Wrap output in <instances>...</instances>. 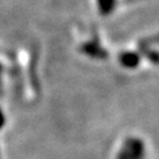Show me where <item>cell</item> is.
I'll return each mask as SVG.
<instances>
[{
  "mask_svg": "<svg viewBox=\"0 0 159 159\" xmlns=\"http://www.w3.org/2000/svg\"><path fill=\"white\" fill-rule=\"evenodd\" d=\"M146 148L140 138L129 137L121 144L116 159H145Z\"/></svg>",
  "mask_w": 159,
  "mask_h": 159,
  "instance_id": "obj_1",
  "label": "cell"
},
{
  "mask_svg": "<svg viewBox=\"0 0 159 159\" xmlns=\"http://www.w3.org/2000/svg\"><path fill=\"white\" fill-rule=\"evenodd\" d=\"M119 63L123 67L133 70V68L138 67L140 64V54L133 51L123 52L119 56Z\"/></svg>",
  "mask_w": 159,
  "mask_h": 159,
  "instance_id": "obj_2",
  "label": "cell"
},
{
  "mask_svg": "<svg viewBox=\"0 0 159 159\" xmlns=\"http://www.w3.org/2000/svg\"><path fill=\"white\" fill-rule=\"evenodd\" d=\"M84 51L90 54L91 57L97 58V59H104V58L107 57V52L102 48V46L98 45V43L91 41V43H87L84 46Z\"/></svg>",
  "mask_w": 159,
  "mask_h": 159,
  "instance_id": "obj_3",
  "label": "cell"
},
{
  "mask_svg": "<svg viewBox=\"0 0 159 159\" xmlns=\"http://www.w3.org/2000/svg\"><path fill=\"white\" fill-rule=\"evenodd\" d=\"M98 4V10L102 16H108L110 13H112L116 8L117 0H97Z\"/></svg>",
  "mask_w": 159,
  "mask_h": 159,
  "instance_id": "obj_4",
  "label": "cell"
}]
</instances>
